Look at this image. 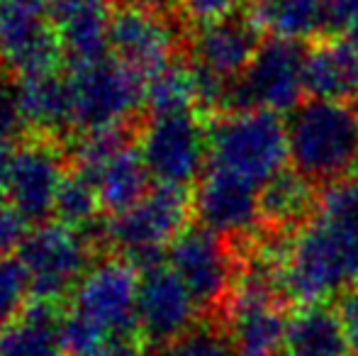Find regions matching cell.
<instances>
[{
  "mask_svg": "<svg viewBox=\"0 0 358 356\" xmlns=\"http://www.w3.org/2000/svg\"><path fill=\"white\" fill-rule=\"evenodd\" d=\"M358 285V176L320 188L317 210L290 237L280 273L285 300L324 305Z\"/></svg>",
  "mask_w": 358,
  "mask_h": 356,
  "instance_id": "6da1fadb",
  "label": "cell"
},
{
  "mask_svg": "<svg viewBox=\"0 0 358 356\" xmlns=\"http://www.w3.org/2000/svg\"><path fill=\"white\" fill-rule=\"evenodd\" d=\"M139 276L124 259L95 264L71 295L64 313V339L69 354L85 352L105 342L139 337L137 320Z\"/></svg>",
  "mask_w": 358,
  "mask_h": 356,
  "instance_id": "7a4b0ae2",
  "label": "cell"
},
{
  "mask_svg": "<svg viewBox=\"0 0 358 356\" xmlns=\"http://www.w3.org/2000/svg\"><path fill=\"white\" fill-rule=\"evenodd\" d=\"M290 162L312 183H334L351 176L358 162L356 110L346 103L310 100L287 122Z\"/></svg>",
  "mask_w": 358,
  "mask_h": 356,
  "instance_id": "3957f363",
  "label": "cell"
},
{
  "mask_svg": "<svg viewBox=\"0 0 358 356\" xmlns=\"http://www.w3.org/2000/svg\"><path fill=\"white\" fill-rule=\"evenodd\" d=\"M193 198L188 188L156 183L139 203L100 225L103 239L134 269L144 271L161 264L171 244L190 227Z\"/></svg>",
  "mask_w": 358,
  "mask_h": 356,
  "instance_id": "277c9868",
  "label": "cell"
},
{
  "mask_svg": "<svg viewBox=\"0 0 358 356\" xmlns=\"http://www.w3.org/2000/svg\"><path fill=\"white\" fill-rule=\"evenodd\" d=\"M290 162L287 124L266 110L222 113L210 122V166L266 185Z\"/></svg>",
  "mask_w": 358,
  "mask_h": 356,
  "instance_id": "5b68a950",
  "label": "cell"
},
{
  "mask_svg": "<svg viewBox=\"0 0 358 356\" xmlns=\"http://www.w3.org/2000/svg\"><path fill=\"white\" fill-rule=\"evenodd\" d=\"M15 257L27 271L32 300L59 303L71 298L93 264V242L88 234L59 220L34 225Z\"/></svg>",
  "mask_w": 358,
  "mask_h": 356,
  "instance_id": "8992f818",
  "label": "cell"
},
{
  "mask_svg": "<svg viewBox=\"0 0 358 356\" xmlns=\"http://www.w3.org/2000/svg\"><path fill=\"white\" fill-rule=\"evenodd\" d=\"M66 81L71 93V129L83 134L124 127L146 108V81L113 57L69 69Z\"/></svg>",
  "mask_w": 358,
  "mask_h": 356,
  "instance_id": "52a82bcc",
  "label": "cell"
},
{
  "mask_svg": "<svg viewBox=\"0 0 358 356\" xmlns=\"http://www.w3.org/2000/svg\"><path fill=\"white\" fill-rule=\"evenodd\" d=\"M166 264L178 273L198 308L208 315H224L239 278V247L229 239L190 225L166 254Z\"/></svg>",
  "mask_w": 358,
  "mask_h": 356,
  "instance_id": "ba28073f",
  "label": "cell"
},
{
  "mask_svg": "<svg viewBox=\"0 0 358 356\" xmlns=\"http://www.w3.org/2000/svg\"><path fill=\"white\" fill-rule=\"evenodd\" d=\"M305 93V47L300 42L273 37L264 42L246 69L229 86L224 113L266 110L273 115L295 113Z\"/></svg>",
  "mask_w": 358,
  "mask_h": 356,
  "instance_id": "9c48e42d",
  "label": "cell"
},
{
  "mask_svg": "<svg viewBox=\"0 0 358 356\" xmlns=\"http://www.w3.org/2000/svg\"><path fill=\"white\" fill-rule=\"evenodd\" d=\"M139 152L159 185L188 188L210 166V122L198 113L151 118L139 137Z\"/></svg>",
  "mask_w": 358,
  "mask_h": 356,
  "instance_id": "30bf717a",
  "label": "cell"
},
{
  "mask_svg": "<svg viewBox=\"0 0 358 356\" xmlns=\"http://www.w3.org/2000/svg\"><path fill=\"white\" fill-rule=\"evenodd\" d=\"M62 44L44 0H0V66L17 78L59 71Z\"/></svg>",
  "mask_w": 358,
  "mask_h": 356,
  "instance_id": "8fae6325",
  "label": "cell"
},
{
  "mask_svg": "<svg viewBox=\"0 0 358 356\" xmlns=\"http://www.w3.org/2000/svg\"><path fill=\"white\" fill-rule=\"evenodd\" d=\"M69 176L64 154L47 139L20 142L13 154L5 183L8 205L29 225H42L54 218L62 185Z\"/></svg>",
  "mask_w": 358,
  "mask_h": 356,
  "instance_id": "7c38bea8",
  "label": "cell"
},
{
  "mask_svg": "<svg viewBox=\"0 0 358 356\" xmlns=\"http://www.w3.org/2000/svg\"><path fill=\"white\" fill-rule=\"evenodd\" d=\"M193 213L205 229L234 244H249L261 234L259 188L224 169L208 166L195 188Z\"/></svg>",
  "mask_w": 358,
  "mask_h": 356,
  "instance_id": "4fadbf2b",
  "label": "cell"
},
{
  "mask_svg": "<svg viewBox=\"0 0 358 356\" xmlns=\"http://www.w3.org/2000/svg\"><path fill=\"white\" fill-rule=\"evenodd\" d=\"M198 303L169 264H154L139 273V337L166 347L198 325Z\"/></svg>",
  "mask_w": 358,
  "mask_h": 356,
  "instance_id": "5bb4252c",
  "label": "cell"
},
{
  "mask_svg": "<svg viewBox=\"0 0 358 356\" xmlns=\"http://www.w3.org/2000/svg\"><path fill=\"white\" fill-rule=\"evenodd\" d=\"M178 32L156 10L120 8L110 29V57L149 81L176 62Z\"/></svg>",
  "mask_w": 358,
  "mask_h": 356,
  "instance_id": "9a60e30c",
  "label": "cell"
},
{
  "mask_svg": "<svg viewBox=\"0 0 358 356\" xmlns=\"http://www.w3.org/2000/svg\"><path fill=\"white\" fill-rule=\"evenodd\" d=\"M69 69L88 66L110 57L113 0H44Z\"/></svg>",
  "mask_w": 358,
  "mask_h": 356,
  "instance_id": "2e32d148",
  "label": "cell"
},
{
  "mask_svg": "<svg viewBox=\"0 0 358 356\" xmlns=\"http://www.w3.org/2000/svg\"><path fill=\"white\" fill-rule=\"evenodd\" d=\"M261 44L259 22L249 15H231L220 22L195 27L190 62L231 86L246 73Z\"/></svg>",
  "mask_w": 358,
  "mask_h": 356,
  "instance_id": "e0dca14e",
  "label": "cell"
},
{
  "mask_svg": "<svg viewBox=\"0 0 358 356\" xmlns=\"http://www.w3.org/2000/svg\"><path fill=\"white\" fill-rule=\"evenodd\" d=\"M305 93L312 100H358V52L349 39L322 37L305 49Z\"/></svg>",
  "mask_w": 358,
  "mask_h": 356,
  "instance_id": "ac0fdd59",
  "label": "cell"
},
{
  "mask_svg": "<svg viewBox=\"0 0 358 356\" xmlns=\"http://www.w3.org/2000/svg\"><path fill=\"white\" fill-rule=\"evenodd\" d=\"M317 200H320L317 183L297 173L295 169L280 171L259 188L261 234L292 237L315 215Z\"/></svg>",
  "mask_w": 358,
  "mask_h": 356,
  "instance_id": "d6986e66",
  "label": "cell"
},
{
  "mask_svg": "<svg viewBox=\"0 0 358 356\" xmlns=\"http://www.w3.org/2000/svg\"><path fill=\"white\" fill-rule=\"evenodd\" d=\"M64 313L57 303L29 300V305L0 327V356H66Z\"/></svg>",
  "mask_w": 358,
  "mask_h": 356,
  "instance_id": "ffe728a7",
  "label": "cell"
},
{
  "mask_svg": "<svg viewBox=\"0 0 358 356\" xmlns=\"http://www.w3.org/2000/svg\"><path fill=\"white\" fill-rule=\"evenodd\" d=\"M351 344L346 337L339 310L327 305H302L287 320L285 356H349Z\"/></svg>",
  "mask_w": 358,
  "mask_h": 356,
  "instance_id": "44dd1931",
  "label": "cell"
},
{
  "mask_svg": "<svg viewBox=\"0 0 358 356\" xmlns=\"http://www.w3.org/2000/svg\"><path fill=\"white\" fill-rule=\"evenodd\" d=\"M20 103L29 129L42 134H62L71 129V93L64 73L47 71L17 78Z\"/></svg>",
  "mask_w": 358,
  "mask_h": 356,
  "instance_id": "7402d4cb",
  "label": "cell"
},
{
  "mask_svg": "<svg viewBox=\"0 0 358 356\" xmlns=\"http://www.w3.org/2000/svg\"><path fill=\"white\" fill-rule=\"evenodd\" d=\"M151 173L144 164V157L139 147L127 144L120 149L113 159L103 166V171L95 176L93 185L98 190V200L103 213L120 215L129 210L134 203L144 198L154 185Z\"/></svg>",
  "mask_w": 358,
  "mask_h": 356,
  "instance_id": "603a6c76",
  "label": "cell"
},
{
  "mask_svg": "<svg viewBox=\"0 0 358 356\" xmlns=\"http://www.w3.org/2000/svg\"><path fill=\"white\" fill-rule=\"evenodd\" d=\"M146 108L151 118L193 113L200 108L198 76L190 62H173L146 81Z\"/></svg>",
  "mask_w": 358,
  "mask_h": 356,
  "instance_id": "cb8c5ba5",
  "label": "cell"
},
{
  "mask_svg": "<svg viewBox=\"0 0 358 356\" xmlns=\"http://www.w3.org/2000/svg\"><path fill=\"white\" fill-rule=\"evenodd\" d=\"M100 213H103V208H100L95 185L80 173H76L73 169H69V176L64 180L57 200L54 220L88 234V229L98 222Z\"/></svg>",
  "mask_w": 358,
  "mask_h": 356,
  "instance_id": "d4e9b609",
  "label": "cell"
},
{
  "mask_svg": "<svg viewBox=\"0 0 358 356\" xmlns=\"http://www.w3.org/2000/svg\"><path fill=\"white\" fill-rule=\"evenodd\" d=\"M129 142L124 127H115V129H98V132H85L83 137L76 142L73 149V162L71 169L76 173H80L83 178H88L90 183L95 180L103 166L120 152L124 149Z\"/></svg>",
  "mask_w": 358,
  "mask_h": 356,
  "instance_id": "484cf974",
  "label": "cell"
},
{
  "mask_svg": "<svg viewBox=\"0 0 358 356\" xmlns=\"http://www.w3.org/2000/svg\"><path fill=\"white\" fill-rule=\"evenodd\" d=\"M159 356H236V352L227 325L213 318L210 322L195 325L183 337L161 347Z\"/></svg>",
  "mask_w": 358,
  "mask_h": 356,
  "instance_id": "4316f807",
  "label": "cell"
},
{
  "mask_svg": "<svg viewBox=\"0 0 358 356\" xmlns=\"http://www.w3.org/2000/svg\"><path fill=\"white\" fill-rule=\"evenodd\" d=\"M32 300L27 271L17 257L0 262V327L15 320Z\"/></svg>",
  "mask_w": 358,
  "mask_h": 356,
  "instance_id": "83f0119b",
  "label": "cell"
},
{
  "mask_svg": "<svg viewBox=\"0 0 358 356\" xmlns=\"http://www.w3.org/2000/svg\"><path fill=\"white\" fill-rule=\"evenodd\" d=\"M27 129L20 103V86L13 73L0 71V142L20 144V134Z\"/></svg>",
  "mask_w": 358,
  "mask_h": 356,
  "instance_id": "f1b7e54d",
  "label": "cell"
},
{
  "mask_svg": "<svg viewBox=\"0 0 358 356\" xmlns=\"http://www.w3.org/2000/svg\"><path fill=\"white\" fill-rule=\"evenodd\" d=\"M241 0H180V13L183 20L195 27L220 22L231 15H236Z\"/></svg>",
  "mask_w": 358,
  "mask_h": 356,
  "instance_id": "f546056e",
  "label": "cell"
},
{
  "mask_svg": "<svg viewBox=\"0 0 358 356\" xmlns=\"http://www.w3.org/2000/svg\"><path fill=\"white\" fill-rule=\"evenodd\" d=\"M27 232H29L27 220L20 218L10 205L0 203V262L17 254V249L22 247Z\"/></svg>",
  "mask_w": 358,
  "mask_h": 356,
  "instance_id": "4dcf8cb0",
  "label": "cell"
},
{
  "mask_svg": "<svg viewBox=\"0 0 358 356\" xmlns=\"http://www.w3.org/2000/svg\"><path fill=\"white\" fill-rule=\"evenodd\" d=\"M324 8V27L329 32L349 29V24L358 17V0H322Z\"/></svg>",
  "mask_w": 358,
  "mask_h": 356,
  "instance_id": "1f68e13d",
  "label": "cell"
},
{
  "mask_svg": "<svg viewBox=\"0 0 358 356\" xmlns=\"http://www.w3.org/2000/svg\"><path fill=\"white\" fill-rule=\"evenodd\" d=\"M339 315L344 320V327H346V337H349L351 344V354L358 356V285L351 288L349 293H344L339 303Z\"/></svg>",
  "mask_w": 358,
  "mask_h": 356,
  "instance_id": "d6a6232c",
  "label": "cell"
},
{
  "mask_svg": "<svg viewBox=\"0 0 358 356\" xmlns=\"http://www.w3.org/2000/svg\"><path fill=\"white\" fill-rule=\"evenodd\" d=\"M71 356H144V349L137 344V339H129V342H105Z\"/></svg>",
  "mask_w": 358,
  "mask_h": 356,
  "instance_id": "836d02e7",
  "label": "cell"
},
{
  "mask_svg": "<svg viewBox=\"0 0 358 356\" xmlns=\"http://www.w3.org/2000/svg\"><path fill=\"white\" fill-rule=\"evenodd\" d=\"M15 149H17V144L0 142V198L5 195V183H8V171H10V162H13Z\"/></svg>",
  "mask_w": 358,
  "mask_h": 356,
  "instance_id": "e575fe53",
  "label": "cell"
},
{
  "mask_svg": "<svg viewBox=\"0 0 358 356\" xmlns=\"http://www.w3.org/2000/svg\"><path fill=\"white\" fill-rule=\"evenodd\" d=\"M280 3H285V0H251V17H261L264 13H268V10L278 8Z\"/></svg>",
  "mask_w": 358,
  "mask_h": 356,
  "instance_id": "d590c367",
  "label": "cell"
},
{
  "mask_svg": "<svg viewBox=\"0 0 358 356\" xmlns=\"http://www.w3.org/2000/svg\"><path fill=\"white\" fill-rule=\"evenodd\" d=\"M346 37H349V42L354 44V49L358 52V17L349 24V29H346Z\"/></svg>",
  "mask_w": 358,
  "mask_h": 356,
  "instance_id": "8d00e7d4",
  "label": "cell"
},
{
  "mask_svg": "<svg viewBox=\"0 0 358 356\" xmlns=\"http://www.w3.org/2000/svg\"><path fill=\"white\" fill-rule=\"evenodd\" d=\"M356 122H358V105H356Z\"/></svg>",
  "mask_w": 358,
  "mask_h": 356,
  "instance_id": "74e56055",
  "label": "cell"
}]
</instances>
